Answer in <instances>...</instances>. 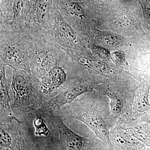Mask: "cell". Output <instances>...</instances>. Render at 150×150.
<instances>
[{
    "label": "cell",
    "instance_id": "16",
    "mask_svg": "<svg viewBox=\"0 0 150 150\" xmlns=\"http://www.w3.org/2000/svg\"><path fill=\"white\" fill-rule=\"evenodd\" d=\"M103 40L108 45L111 46H116L120 43V38L115 35L111 34H105L103 35Z\"/></svg>",
    "mask_w": 150,
    "mask_h": 150
},
{
    "label": "cell",
    "instance_id": "19",
    "mask_svg": "<svg viewBox=\"0 0 150 150\" xmlns=\"http://www.w3.org/2000/svg\"><path fill=\"white\" fill-rule=\"evenodd\" d=\"M150 150V147H148L147 148H146V150Z\"/></svg>",
    "mask_w": 150,
    "mask_h": 150
},
{
    "label": "cell",
    "instance_id": "1",
    "mask_svg": "<svg viewBox=\"0 0 150 150\" xmlns=\"http://www.w3.org/2000/svg\"><path fill=\"white\" fill-rule=\"evenodd\" d=\"M23 121L25 141L33 150H92L89 139L70 129L54 112L39 109Z\"/></svg>",
    "mask_w": 150,
    "mask_h": 150
},
{
    "label": "cell",
    "instance_id": "20",
    "mask_svg": "<svg viewBox=\"0 0 150 150\" xmlns=\"http://www.w3.org/2000/svg\"><path fill=\"white\" fill-rule=\"evenodd\" d=\"M68 1H72L76 2V0H68Z\"/></svg>",
    "mask_w": 150,
    "mask_h": 150
},
{
    "label": "cell",
    "instance_id": "18",
    "mask_svg": "<svg viewBox=\"0 0 150 150\" xmlns=\"http://www.w3.org/2000/svg\"><path fill=\"white\" fill-rule=\"evenodd\" d=\"M142 121V122H146L150 124V112L143 115Z\"/></svg>",
    "mask_w": 150,
    "mask_h": 150
},
{
    "label": "cell",
    "instance_id": "6",
    "mask_svg": "<svg viewBox=\"0 0 150 150\" xmlns=\"http://www.w3.org/2000/svg\"><path fill=\"white\" fill-rule=\"evenodd\" d=\"M92 91V88L88 84L76 81L71 78L59 91L45 98L40 110L46 112H55L74 102L79 97Z\"/></svg>",
    "mask_w": 150,
    "mask_h": 150
},
{
    "label": "cell",
    "instance_id": "12",
    "mask_svg": "<svg viewBox=\"0 0 150 150\" xmlns=\"http://www.w3.org/2000/svg\"><path fill=\"white\" fill-rule=\"evenodd\" d=\"M115 140L118 146L122 148L137 150L146 149L144 144L133 137L126 129L117 132L115 134Z\"/></svg>",
    "mask_w": 150,
    "mask_h": 150
},
{
    "label": "cell",
    "instance_id": "17",
    "mask_svg": "<svg viewBox=\"0 0 150 150\" xmlns=\"http://www.w3.org/2000/svg\"><path fill=\"white\" fill-rule=\"evenodd\" d=\"M91 49L95 54L100 58L107 59L109 57V52L102 47L96 45H93L91 46Z\"/></svg>",
    "mask_w": 150,
    "mask_h": 150
},
{
    "label": "cell",
    "instance_id": "4",
    "mask_svg": "<svg viewBox=\"0 0 150 150\" xmlns=\"http://www.w3.org/2000/svg\"><path fill=\"white\" fill-rule=\"evenodd\" d=\"M30 36L9 22H1V64L12 69L30 71Z\"/></svg>",
    "mask_w": 150,
    "mask_h": 150
},
{
    "label": "cell",
    "instance_id": "7",
    "mask_svg": "<svg viewBox=\"0 0 150 150\" xmlns=\"http://www.w3.org/2000/svg\"><path fill=\"white\" fill-rule=\"evenodd\" d=\"M21 120L0 124V150H24L25 146Z\"/></svg>",
    "mask_w": 150,
    "mask_h": 150
},
{
    "label": "cell",
    "instance_id": "11",
    "mask_svg": "<svg viewBox=\"0 0 150 150\" xmlns=\"http://www.w3.org/2000/svg\"><path fill=\"white\" fill-rule=\"evenodd\" d=\"M150 85L145 82L139 88L135 98V109L143 115L150 112Z\"/></svg>",
    "mask_w": 150,
    "mask_h": 150
},
{
    "label": "cell",
    "instance_id": "21",
    "mask_svg": "<svg viewBox=\"0 0 150 150\" xmlns=\"http://www.w3.org/2000/svg\"><path fill=\"white\" fill-rule=\"evenodd\" d=\"M103 1H108V0H103Z\"/></svg>",
    "mask_w": 150,
    "mask_h": 150
},
{
    "label": "cell",
    "instance_id": "14",
    "mask_svg": "<svg viewBox=\"0 0 150 150\" xmlns=\"http://www.w3.org/2000/svg\"><path fill=\"white\" fill-rule=\"evenodd\" d=\"M14 1V0H1V22L11 21Z\"/></svg>",
    "mask_w": 150,
    "mask_h": 150
},
{
    "label": "cell",
    "instance_id": "9",
    "mask_svg": "<svg viewBox=\"0 0 150 150\" xmlns=\"http://www.w3.org/2000/svg\"><path fill=\"white\" fill-rule=\"evenodd\" d=\"M0 123H8L18 120L14 114L11 105L9 91L11 80L7 78L6 66L0 64Z\"/></svg>",
    "mask_w": 150,
    "mask_h": 150
},
{
    "label": "cell",
    "instance_id": "8",
    "mask_svg": "<svg viewBox=\"0 0 150 150\" xmlns=\"http://www.w3.org/2000/svg\"><path fill=\"white\" fill-rule=\"evenodd\" d=\"M65 59L61 64L52 68L40 79V90L45 98L59 91L71 78L65 67Z\"/></svg>",
    "mask_w": 150,
    "mask_h": 150
},
{
    "label": "cell",
    "instance_id": "13",
    "mask_svg": "<svg viewBox=\"0 0 150 150\" xmlns=\"http://www.w3.org/2000/svg\"><path fill=\"white\" fill-rule=\"evenodd\" d=\"M129 134L146 146L150 147V124L142 122L126 129Z\"/></svg>",
    "mask_w": 150,
    "mask_h": 150
},
{
    "label": "cell",
    "instance_id": "5",
    "mask_svg": "<svg viewBox=\"0 0 150 150\" xmlns=\"http://www.w3.org/2000/svg\"><path fill=\"white\" fill-rule=\"evenodd\" d=\"M28 57L33 74L40 79L52 68L62 63L66 56L65 51L44 38L30 36Z\"/></svg>",
    "mask_w": 150,
    "mask_h": 150
},
{
    "label": "cell",
    "instance_id": "3",
    "mask_svg": "<svg viewBox=\"0 0 150 150\" xmlns=\"http://www.w3.org/2000/svg\"><path fill=\"white\" fill-rule=\"evenodd\" d=\"M11 88L13 95L12 109L16 117L22 118L41 108L45 96L40 80L30 71L13 69Z\"/></svg>",
    "mask_w": 150,
    "mask_h": 150
},
{
    "label": "cell",
    "instance_id": "10",
    "mask_svg": "<svg viewBox=\"0 0 150 150\" xmlns=\"http://www.w3.org/2000/svg\"><path fill=\"white\" fill-rule=\"evenodd\" d=\"M30 0H14L13 7L12 24L21 28L23 27L31 10Z\"/></svg>",
    "mask_w": 150,
    "mask_h": 150
},
{
    "label": "cell",
    "instance_id": "15",
    "mask_svg": "<svg viewBox=\"0 0 150 150\" xmlns=\"http://www.w3.org/2000/svg\"><path fill=\"white\" fill-rule=\"evenodd\" d=\"M107 95L110 99V108L111 112L115 114H119L123 110V99L117 93L112 92L108 93Z\"/></svg>",
    "mask_w": 150,
    "mask_h": 150
},
{
    "label": "cell",
    "instance_id": "2",
    "mask_svg": "<svg viewBox=\"0 0 150 150\" xmlns=\"http://www.w3.org/2000/svg\"><path fill=\"white\" fill-rule=\"evenodd\" d=\"M87 93L54 112L63 121L76 119L86 124L103 142L111 146L109 128L93 93Z\"/></svg>",
    "mask_w": 150,
    "mask_h": 150
}]
</instances>
